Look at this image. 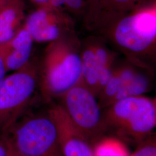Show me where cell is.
Wrapping results in <instances>:
<instances>
[{
	"label": "cell",
	"instance_id": "8",
	"mask_svg": "<svg viewBox=\"0 0 156 156\" xmlns=\"http://www.w3.org/2000/svg\"><path fill=\"white\" fill-rule=\"evenodd\" d=\"M23 27L34 41L51 42L71 34L73 25L59 9L42 5L27 17Z\"/></svg>",
	"mask_w": 156,
	"mask_h": 156
},
{
	"label": "cell",
	"instance_id": "13",
	"mask_svg": "<svg viewBox=\"0 0 156 156\" xmlns=\"http://www.w3.org/2000/svg\"><path fill=\"white\" fill-rule=\"evenodd\" d=\"M86 4V2L83 0H49L44 5L58 9L62 6H65L73 13H79L83 11Z\"/></svg>",
	"mask_w": 156,
	"mask_h": 156
},
{
	"label": "cell",
	"instance_id": "3",
	"mask_svg": "<svg viewBox=\"0 0 156 156\" xmlns=\"http://www.w3.org/2000/svg\"><path fill=\"white\" fill-rule=\"evenodd\" d=\"M103 112L108 131L131 144L139 145L156 127V100L145 95L117 101Z\"/></svg>",
	"mask_w": 156,
	"mask_h": 156
},
{
	"label": "cell",
	"instance_id": "1",
	"mask_svg": "<svg viewBox=\"0 0 156 156\" xmlns=\"http://www.w3.org/2000/svg\"><path fill=\"white\" fill-rule=\"evenodd\" d=\"M101 32L127 59L151 67L156 53V3L128 13Z\"/></svg>",
	"mask_w": 156,
	"mask_h": 156
},
{
	"label": "cell",
	"instance_id": "14",
	"mask_svg": "<svg viewBox=\"0 0 156 156\" xmlns=\"http://www.w3.org/2000/svg\"><path fill=\"white\" fill-rule=\"evenodd\" d=\"M129 156H156V137L151 135L138 145L136 151Z\"/></svg>",
	"mask_w": 156,
	"mask_h": 156
},
{
	"label": "cell",
	"instance_id": "9",
	"mask_svg": "<svg viewBox=\"0 0 156 156\" xmlns=\"http://www.w3.org/2000/svg\"><path fill=\"white\" fill-rule=\"evenodd\" d=\"M47 112L56 124L64 156H95L93 145L73 126L59 104Z\"/></svg>",
	"mask_w": 156,
	"mask_h": 156
},
{
	"label": "cell",
	"instance_id": "21",
	"mask_svg": "<svg viewBox=\"0 0 156 156\" xmlns=\"http://www.w3.org/2000/svg\"><path fill=\"white\" fill-rule=\"evenodd\" d=\"M19 156H20V154H19Z\"/></svg>",
	"mask_w": 156,
	"mask_h": 156
},
{
	"label": "cell",
	"instance_id": "4",
	"mask_svg": "<svg viewBox=\"0 0 156 156\" xmlns=\"http://www.w3.org/2000/svg\"><path fill=\"white\" fill-rule=\"evenodd\" d=\"M23 156H64L56 124L49 113L18 121L8 134Z\"/></svg>",
	"mask_w": 156,
	"mask_h": 156
},
{
	"label": "cell",
	"instance_id": "17",
	"mask_svg": "<svg viewBox=\"0 0 156 156\" xmlns=\"http://www.w3.org/2000/svg\"><path fill=\"white\" fill-rule=\"evenodd\" d=\"M5 65L4 64V62L2 61V59L0 56V83L2 82V80L5 78L6 73Z\"/></svg>",
	"mask_w": 156,
	"mask_h": 156
},
{
	"label": "cell",
	"instance_id": "16",
	"mask_svg": "<svg viewBox=\"0 0 156 156\" xmlns=\"http://www.w3.org/2000/svg\"><path fill=\"white\" fill-rule=\"evenodd\" d=\"M86 3H90L89 9V12L88 14L86 17V21H87L90 17L91 16V15L93 14L94 12L95 11V9L97 7L98 0H83Z\"/></svg>",
	"mask_w": 156,
	"mask_h": 156
},
{
	"label": "cell",
	"instance_id": "6",
	"mask_svg": "<svg viewBox=\"0 0 156 156\" xmlns=\"http://www.w3.org/2000/svg\"><path fill=\"white\" fill-rule=\"evenodd\" d=\"M38 77L28 62L0 83V135H6L19 121L33 97Z\"/></svg>",
	"mask_w": 156,
	"mask_h": 156
},
{
	"label": "cell",
	"instance_id": "2",
	"mask_svg": "<svg viewBox=\"0 0 156 156\" xmlns=\"http://www.w3.org/2000/svg\"><path fill=\"white\" fill-rule=\"evenodd\" d=\"M71 35L51 42L46 48L38 83L46 101L58 99L80 82V43Z\"/></svg>",
	"mask_w": 156,
	"mask_h": 156
},
{
	"label": "cell",
	"instance_id": "12",
	"mask_svg": "<svg viewBox=\"0 0 156 156\" xmlns=\"http://www.w3.org/2000/svg\"><path fill=\"white\" fill-rule=\"evenodd\" d=\"M93 147L95 156H129L126 146L117 137L103 136Z\"/></svg>",
	"mask_w": 156,
	"mask_h": 156
},
{
	"label": "cell",
	"instance_id": "19",
	"mask_svg": "<svg viewBox=\"0 0 156 156\" xmlns=\"http://www.w3.org/2000/svg\"><path fill=\"white\" fill-rule=\"evenodd\" d=\"M11 0H0V8L5 5L8 2H9Z\"/></svg>",
	"mask_w": 156,
	"mask_h": 156
},
{
	"label": "cell",
	"instance_id": "20",
	"mask_svg": "<svg viewBox=\"0 0 156 156\" xmlns=\"http://www.w3.org/2000/svg\"><path fill=\"white\" fill-rule=\"evenodd\" d=\"M20 156H21V155H20Z\"/></svg>",
	"mask_w": 156,
	"mask_h": 156
},
{
	"label": "cell",
	"instance_id": "7",
	"mask_svg": "<svg viewBox=\"0 0 156 156\" xmlns=\"http://www.w3.org/2000/svg\"><path fill=\"white\" fill-rule=\"evenodd\" d=\"M82 61L80 83L97 97L111 79L117 55L102 37H89L80 44Z\"/></svg>",
	"mask_w": 156,
	"mask_h": 156
},
{
	"label": "cell",
	"instance_id": "11",
	"mask_svg": "<svg viewBox=\"0 0 156 156\" xmlns=\"http://www.w3.org/2000/svg\"><path fill=\"white\" fill-rule=\"evenodd\" d=\"M23 0H11L0 8V44L12 39L24 18Z\"/></svg>",
	"mask_w": 156,
	"mask_h": 156
},
{
	"label": "cell",
	"instance_id": "15",
	"mask_svg": "<svg viewBox=\"0 0 156 156\" xmlns=\"http://www.w3.org/2000/svg\"><path fill=\"white\" fill-rule=\"evenodd\" d=\"M9 136L0 135V156H19Z\"/></svg>",
	"mask_w": 156,
	"mask_h": 156
},
{
	"label": "cell",
	"instance_id": "10",
	"mask_svg": "<svg viewBox=\"0 0 156 156\" xmlns=\"http://www.w3.org/2000/svg\"><path fill=\"white\" fill-rule=\"evenodd\" d=\"M33 42L30 34L23 27L12 39L0 44V56L6 72L15 71L28 64Z\"/></svg>",
	"mask_w": 156,
	"mask_h": 156
},
{
	"label": "cell",
	"instance_id": "18",
	"mask_svg": "<svg viewBox=\"0 0 156 156\" xmlns=\"http://www.w3.org/2000/svg\"><path fill=\"white\" fill-rule=\"evenodd\" d=\"M34 2L38 4L41 6L44 5L46 4L49 0H32Z\"/></svg>",
	"mask_w": 156,
	"mask_h": 156
},
{
	"label": "cell",
	"instance_id": "5",
	"mask_svg": "<svg viewBox=\"0 0 156 156\" xmlns=\"http://www.w3.org/2000/svg\"><path fill=\"white\" fill-rule=\"evenodd\" d=\"M59 104L73 126L92 145L108 132L97 97L80 83L58 98Z\"/></svg>",
	"mask_w": 156,
	"mask_h": 156
}]
</instances>
